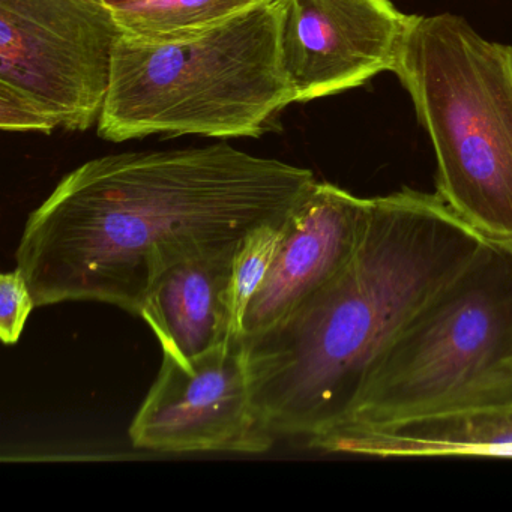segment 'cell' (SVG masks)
Instances as JSON below:
<instances>
[{"label":"cell","instance_id":"cell-8","mask_svg":"<svg viewBox=\"0 0 512 512\" xmlns=\"http://www.w3.org/2000/svg\"><path fill=\"white\" fill-rule=\"evenodd\" d=\"M293 103L331 97L394 73L412 16L391 0H274Z\"/></svg>","mask_w":512,"mask_h":512},{"label":"cell","instance_id":"cell-16","mask_svg":"<svg viewBox=\"0 0 512 512\" xmlns=\"http://www.w3.org/2000/svg\"><path fill=\"white\" fill-rule=\"evenodd\" d=\"M101 2L107 5V7L112 8V10H115V8H124L130 7V5L140 4V2H146V0H101Z\"/></svg>","mask_w":512,"mask_h":512},{"label":"cell","instance_id":"cell-15","mask_svg":"<svg viewBox=\"0 0 512 512\" xmlns=\"http://www.w3.org/2000/svg\"><path fill=\"white\" fill-rule=\"evenodd\" d=\"M0 127L11 133L50 134L58 124L22 92L0 85Z\"/></svg>","mask_w":512,"mask_h":512},{"label":"cell","instance_id":"cell-14","mask_svg":"<svg viewBox=\"0 0 512 512\" xmlns=\"http://www.w3.org/2000/svg\"><path fill=\"white\" fill-rule=\"evenodd\" d=\"M34 308V296L19 268L0 275V338L5 346L17 344Z\"/></svg>","mask_w":512,"mask_h":512},{"label":"cell","instance_id":"cell-2","mask_svg":"<svg viewBox=\"0 0 512 512\" xmlns=\"http://www.w3.org/2000/svg\"><path fill=\"white\" fill-rule=\"evenodd\" d=\"M482 241L436 193L371 199L344 271L283 322L241 337L266 427L308 440L346 421L380 356Z\"/></svg>","mask_w":512,"mask_h":512},{"label":"cell","instance_id":"cell-3","mask_svg":"<svg viewBox=\"0 0 512 512\" xmlns=\"http://www.w3.org/2000/svg\"><path fill=\"white\" fill-rule=\"evenodd\" d=\"M292 88L280 56L274 0L193 34L121 35L98 136L128 142L149 136L259 137Z\"/></svg>","mask_w":512,"mask_h":512},{"label":"cell","instance_id":"cell-11","mask_svg":"<svg viewBox=\"0 0 512 512\" xmlns=\"http://www.w3.org/2000/svg\"><path fill=\"white\" fill-rule=\"evenodd\" d=\"M310 448L364 457H512V403L386 424H343L307 440Z\"/></svg>","mask_w":512,"mask_h":512},{"label":"cell","instance_id":"cell-4","mask_svg":"<svg viewBox=\"0 0 512 512\" xmlns=\"http://www.w3.org/2000/svg\"><path fill=\"white\" fill-rule=\"evenodd\" d=\"M395 76L436 154V194L484 239L512 241V46L455 14L412 16Z\"/></svg>","mask_w":512,"mask_h":512},{"label":"cell","instance_id":"cell-10","mask_svg":"<svg viewBox=\"0 0 512 512\" xmlns=\"http://www.w3.org/2000/svg\"><path fill=\"white\" fill-rule=\"evenodd\" d=\"M239 244L182 260L152 284L137 316L151 326L164 356L188 367L238 335L233 260Z\"/></svg>","mask_w":512,"mask_h":512},{"label":"cell","instance_id":"cell-9","mask_svg":"<svg viewBox=\"0 0 512 512\" xmlns=\"http://www.w3.org/2000/svg\"><path fill=\"white\" fill-rule=\"evenodd\" d=\"M370 203L329 182H314L287 217L274 265L242 319V338L283 322L344 271L364 235Z\"/></svg>","mask_w":512,"mask_h":512},{"label":"cell","instance_id":"cell-6","mask_svg":"<svg viewBox=\"0 0 512 512\" xmlns=\"http://www.w3.org/2000/svg\"><path fill=\"white\" fill-rule=\"evenodd\" d=\"M121 35L101 0H0V85L31 98L58 128L89 130Z\"/></svg>","mask_w":512,"mask_h":512},{"label":"cell","instance_id":"cell-12","mask_svg":"<svg viewBox=\"0 0 512 512\" xmlns=\"http://www.w3.org/2000/svg\"><path fill=\"white\" fill-rule=\"evenodd\" d=\"M256 2L259 0H146L110 10L122 34L157 40L202 31Z\"/></svg>","mask_w":512,"mask_h":512},{"label":"cell","instance_id":"cell-13","mask_svg":"<svg viewBox=\"0 0 512 512\" xmlns=\"http://www.w3.org/2000/svg\"><path fill=\"white\" fill-rule=\"evenodd\" d=\"M286 220L263 224L251 230L236 250L233 260V308L238 335L248 304L259 292L274 265Z\"/></svg>","mask_w":512,"mask_h":512},{"label":"cell","instance_id":"cell-7","mask_svg":"<svg viewBox=\"0 0 512 512\" xmlns=\"http://www.w3.org/2000/svg\"><path fill=\"white\" fill-rule=\"evenodd\" d=\"M130 439L137 449L176 454L271 449L277 436L254 407L241 335L188 367L163 356L157 380L131 422Z\"/></svg>","mask_w":512,"mask_h":512},{"label":"cell","instance_id":"cell-5","mask_svg":"<svg viewBox=\"0 0 512 512\" xmlns=\"http://www.w3.org/2000/svg\"><path fill=\"white\" fill-rule=\"evenodd\" d=\"M509 403L512 241L484 239L380 356L340 425L386 424Z\"/></svg>","mask_w":512,"mask_h":512},{"label":"cell","instance_id":"cell-1","mask_svg":"<svg viewBox=\"0 0 512 512\" xmlns=\"http://www.w3.org/2000/svg\"><path fill=\"white\" fill-rule=\"evenodd\" d=\"M314 182L227 143L94 158L31 212L17 268L37 308L91 301L139 314L163 272L286 220Z\"/></svg>","mask_w":512,"mask_h":512}]
</instances>
